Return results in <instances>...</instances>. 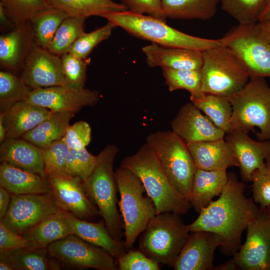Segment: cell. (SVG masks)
<instances>
[{"label":"cell","instance_id":"cell-48","mask_svg":"<svg viewBox=\"0 0 270 270\" xmlns=\"http://www.w3.org/2000/svg\"><path fill=\"white\" fill-rule=\"evenodd\" d=\"M30 247H34L31 242L0 222V253Z\"/></svg>","mask_w":270,"mask_h":270},{"label":"cell","instance_id":"cell-2","mask_svg":"<svg viewBox=\"0 0 270 270\" xmlns=\"http://www.w3.org/2000/svg\"><path fill=\"white\" fill-rule=\"evenodd\" d=\"M120 166L136 174L142 182L156 206V214L172 212L187 213L189 200L173 186L154 152L146 142L133 154L124 158Z\"/></svg>","mask_w":270,"mask_h":270},{"label":"cell","instance_id":"cell-36","mask_svg":"<svg viewBox=\"0 0 270 270\" xmlns=\"http://www.w3.org/2000/svg\"><path fill=\"white\" fill-rule=\"evenodd\" d=\"M162 76L170 92L185 90L190 93V98H198L204 93L202 90L200 70H175L162 68Z\"/></svg>","mask_w":270,"mask_h":270},{"label":"cell","instance_id":"cell-19","mask_svg":"<svg viewBox=\"0 0 270 270\" xmlns=\"http://www.w3.org/2000/svg\"><path fill=\"white\" fill-rule=\"evenodd\" d=\"M226 140L234 152L242 179L250 181L254 172L265 164L270 154V140L256 141L247 133L232 130Z\"/></svg>","mask_w":270,"mask_h":270},{"label":"cell","instance_id":"cell-33","mask_svg":"<svg viewBox=\"0 0 270 270\" xmlns=\"http://www.w3.org/2000/svg\"><path fill=\"white\" fill-rule=\"evenodd\" d=\"M190 99L194 106L226 134L232 131V108L228 98L204 94L200 98Z\"/></svg>","mask_w":270,"mask_h":270},{"label":"cell","instance_id":"cell-47","mask_svg":"<svg viewBox=\"0 0 270 270\" xmlns=\"http://www.w3.org/2000/svg\"><path fill=\"white\" fill-rule=\"evenodd\" d=\"M125 5L128 10L139 14H147L166 22V17L164 13L162 0H120Z\"/></svg>","mask_w":270,"mask_h":270},{"label":"cell","instance_id":"cell-39","mask_svg":"<svg viewBox=\"0 0 270 270\" xmlns=\"http://www.w3.org/2000/svg\"><path fill=\"white\" fill-rule=\"evenodd\" d=\"M266 0H218L222 8L242 24L258 22Z\"/></svg>","mask_w":270,"mask_h":270},{"label":"cell","instance_id":"cell-45","mask_svg":"<svg viewBox=\"0 0 270 270\" xmlns=\"http://www.w3.org/2000/svg\"><path fill=\"white\" fill-rule=\"evenodd\" d=\"M119 270H159L160 264L140 250L125 252L118 259Z\"/></svg>","mask_w":270,"mask_h":270},{"label":"cell","instance_id":"cell-49","mask_svg":"<svg viewBox=\"0 0 270 270\" xmlns=\"http://www.w3.org/2000/svg\"><path fill=\"white\" fill-rule=\"evenodd\" d=\"M11 194L5 188L0 187V220H2L8 210Z\"/></svg>","mask_w":270,"mask_h":270},{"label":"cell","instance_id":"cell-32","mask_svg":"<svg viewBox=\"0 0 270 270\" xmlns=\"http://www.w3.org/2000/svg\"><path fill=\"white\" fill-rule=\"evenodd\" d=\"M218 2V0H162V6L166 18L206 20L216 14Z\"/></svg>","mask_w":270,"mask_h":270},{"label":"cell","instance_id":"cell-20","mask_svg":"<svg viewBox=\"0 0 270 270\" xmlns=\"http://www.w3.org/2000/svg\"><path fill=\"white\" fill-rule=\"evenodd\" d=\"M150 67L160 66L175 70H200L202 52L192 49L165 47L152 43L142 48Z\"/></svg>","mask_w":270,"mask_h":270},{"label":"cell","instance_id":"cell-30","mask_svg":"<svg viewBox=\"0 0 270 270\" xmlns=\"http://www.w3.org/2000/svg\"><path fill=\"white\" fill-rule=\"evenodd\" d=\"M13 270H57L62 268L47 248L30 247L0 253Z\"/></svg>","mask_w":270,"mask_h":270},{"label":"cell","instance_id":"cell-4","mask_svg":"<svg viewBox=\"0 0 270 270\" xmlns=\"http://www.w3.org/2000/svg\"><path fill=\"white\" fill-rule=\"evenodd\" d=\"M118 152L116 144H107L98 155L94 168L83 184L88 197L96 205L112 235L121 240L124 226L116 206L118 190L113 170Z\"/></svg>","mask_w":270,"mask_h":270},{"label":"cell","instance_id":"cell-6","mask_svg":"<svg viewBox=\"0 0 270 270\" xmlns=\"http://www.w3.org/2000/svg\"><path fill=\"white\" fill-rule=\"evenodd\" d=\"M250 78L228 98L232 108V129L248 134L258 128V139L270 140V87L264 78Z\"/></svg>","mask_w":270,"mask_h":270},{"label":"cell","instance_id":"cell-24","mask_svg":"<svg viewBox=\"0 0 270 270\" xmlns=\"http://www.w3.org/2000/svg\"><path fill=\"white\" fill-rule=\"evenodd\" d=\"M3 112L7 138H21L52 113L48 109L33 104L26 100L14 103Z\"/></svg>","mask_w":270,"mask_h":270},{"label":"cell","instance_id":"cell-17","mask_svg":"<svg viewBox=\"0 0 270 270\" xmlns=\"http://www.w3.org/2000/svg\"><path fill=\"white\" fill-rule=\"evenodd\" d=\"M170 126L186 144L222 140L226 134L191 102L180 107Z\"/></svg>","mask_w":270,"mask_h":270},{"label":"cell","instance_id":"cell-7","mask_svg":"<svg viewBox=\"0 0 270 270\" xmlns=\"http://www.w3.org/2000/svg\"><path fill=\"white\" fill-rule=\"evenodd\" d=\"M146 143L154 152L175 189L190 202L196 170L186 143L172 130H158L146 136Z\"/></svg>","mask_w":270,"mask_h":270},{"label":"cell","instance_id":"cell-54","mask_svg":"<svg viewBox=\"0 0 270 270\" xmlns=\"http://www.w3.org/2000/svg\"><path fill=\"white\" fill-rule=\"evenodd\" d=\"M4 112L0 114V143L2 144L6 138L7 134L4 122Z\"/></svg>","mask_w":270,"mask_h":270},{"label":"cell","instance_id":"cell-25","mask_svg":"<svg viewBox=\"0 0 270 270\" xmlns=\"http://www.w3.org/2000/svg\"><path fill=\"white\" fill-rule=\"evenodd\" d=\"M0 186L14 195L52 192L46 178L16 168L6 162H1L0 165Z\"/></svg>","mask_w":270,"mask_h":270},{"label":"cell","instance_id":"cell-26","mask_svg":"<svg viewBox=\"0 0 270 270\" xmlns=\"http://www.w3.org/2000/svg\"><path fill=\"white\" fill-rule=\"evenodd\" d=\"M73 234L82 240L102 248L116 259L126 252L124 242L114 238L103 222H92L66 212Z\"/></svg>","mask_w":270,"mask_h":270},{"label":"cell","instance_id":"cell-53","mask_svg":"<svg viewBox=\"0 0 270 270\" xmlns=\"http://www.w3.org/2000/svg\"><path fill=\"white\" fill-rule=\"evenodd\" d=\"M239 268L238 265L235 263L233 258L229 261L214 267V270H235Z\"/></svg>","mask_w":270,"mask_h":270},{"label":"cell","instance_id":"cell-42","mask_svg":"<svg viewBox=\"0 0 270 270\" xmlns=\"http://www.w3.org/2000/svg\"><path fill=\"white\" fill-rule=\"evenodd\" d=\"M116 26L112 22L108 21L104 26L92 32H84L74 43L69 53L78 58L86 60L98 44L110 36L112 30Z\"/></svg>","mask_w":270,"mask_h":270},{"label":"cell","instance_id":"cell-15","mask_svg":"<svg viewBox=\"0 0 270 270\" xmlns=\"http://www.w3.org/2000/svg\"><path fill=\"white\" fill-rule=\"evenodd\" d=\"M52 192L60 210L82 220L100 216L88 197L83 182L68 176H46Z\"/></svg>","mask_w":270,"mask_h":270},{"label":"cell","instance_id":"cell-8","mask_svg":"<svg viewBox=\"0 0 270 270\" xmlns=\"http://www.w3.org/2000/svg\"><path fill=\"white\" fill-rule=\"evenodd\" d=\"M180 215L157 214L141 234L139 250L159 264L173 266L190 232Z\"/></svg>","mask_w":270,"mask_h":270},{"label":"cell","instance_id":"cell-16","mask_svg":"<svg viewBox=\"0 0 270 270\" xmlns=\"http://www.w3.org/2000/svg\"><path fill=\"white\" fill-rule=\"evenodd\" d=\"M22 76L32 88L65 86L61 58L34 44L24 63Z\"/></svg>","mask_w":270,"mask_h":270},{"label":"cell","instance_id":"cell-13","mask_svg":"<svg viewBox=\"0 0 270 270\" xmlns=\"http://www.w3.org/2000/svg\"><path fill=\"white\" fill-rule=\"evenodd\" d=\"M248 225L245 242L233 255L240 269L270 270V218L266 209Z\"/></svg>","mask_w":270,"mask_h":270},{"label":"cell","instance_id":"cell-38","mask_svg":"<svg viewBox=\"0 0 270 270\" xmlns=\"http://www.w3.org/2000/svg\"><path fill=\"white\" fill-rule=\"evenodd\" d=\"M30 91L22 77L9 71L0 72V111H6L16 102L26 100Z\"/></svg>","mask_w":270,"mask_h":270},{"label":"cell","instance_id":"cell-51","mask_svg":"<svg viewBox=\"0 0 270 270\" xmlns=\"http://www.w3.org/2000/svg\"><path fill=\"white\" fill-rule=\"evenodd\" d=\"M255 26L258 32L270 42V22H258Z\"/></svg>","mask_w":270,"mask_h":270},{"label":"cell","instance_id":"cell-11","mask_svg":"<svg viewBox=\"0 0 270 270\" xmlns=\"http://www.w3.org/2000/svg\"><path fill=\"white\" fill-rule=\"evenodd\" d=\"M47 248L50 256L58 263L62 268L118 270L115 258L105 250L74 234L50 244Z\"/></svg>","mask_w":270,"mask_h":270},{"label":"cell","instance_id":"cell-1","mask_svg":"<svg viewBox=\"0 0 270 270\" xmlns=\"http://www.w3.org/2000/svg\"><path fill=\"white\" fill-rule=\"evenodd\" d=\"M220 197L199 212L197 218L188 225L190 232L208 231L222 240L223 254L233 255L239 250L242 234L248 224L260 212L256 202L244 194L246 185L230 172Z\"/></svg>","mask_w":270,"mask_h":270},{"label":"cell","instance_id":"cell-10","mask_svg":"<svg viewBox=\"0 0 270 270\" xmlns=\"http://www.w3.org/2000/svg\"><path fill=\"white\" fill-rule=\"evenodd\" d=\"M220 38L240 60L250 78H270V42L255 24H238Z\"/></svg>","mask_w":270,"mask_h":270},{"label":"cell","instance_id":"cell-46","mask_svg":"<svg viewBox=\"0 0 270 270\" xmlns=\"http://www.w3.org/2000/svg\"><path fill=\"white\" fill-rule=\"evenodd\" d=\"M91 136L89 124L80 120L68 126L62 140L70 149L80 150L86 148L90 144Z\"/></svg>","mask_w":270,"mask_h":270},{"label":"cell","instance_id":"cell-9","mask_svg":"<svg viewBox=\"0 0 270 270\" xmlns=\"http://www.w3.org/2000/svg\"><path fill=\"white\" fill-rule=\"evenodd\" d=\"M202 90L229 98L248 82L250 76L240 60L222 45L202 52Z\"/></svg>","mask_w":270,"mask_h":270},{"label":"cell","instance_id":"cell-3","mask_svg":"<svg viewBox=\"0 0 270 270\" xmlns=\"http://www.w3.org/2000/svg\"><path fill=\"white\" fill-rule=\"evenodd\" d=\"M101 17L132 35L165 47L204 52L224 45L221 38L210 39L193 36L169 26L166 22L128 10L104 14Z\"/></svg>","mask_w":270,"mask_h":270},{"label":"cell","instance_id":"cell-35","mask_svg":"<svg viewBox=\"0 0 270 270\" xmlns=\"http://www.w3.org/2000/svg\"><path fill=\"white\" fill-rule=\"evenodd\" d=\"M86 18L68 16L61 23L47 50L62 56L68 53L72 46L84 32Z\"/></svg>","mask_w":270,"mask_h":270},{"label":"cell","instance_id":"cell-31","mask_svg":"<svg viewBox=\"0 0 270 270\" xmlns=\"http://www.w3.org/2000/svg\"><path fill=\"white\" fill-rule=\"evenodd\" d=\"M53 8L60 10L68 16L87 18L101 16L108 13L128 10L122 3L112 0H46Z\"/></svg>","mask_w":270,"mask_h":270},{"label":"cell","instance_id":"cell-34","mask_svg":"<svg viewBox=\"0 0 270 270\" xmlns=\"http://www.w3.org/2000/svg\"><path fill=\"white\" fill-rule=\"evenodd\" d=\"M68 16L65 12L52 8L30 21L34 43L47 49L59 26Z\"/></svg>","mask_w":270,"mask_h":270},{"label":"cell","instance_id":"cell-37","mask_svg":"<svg viewBox=\"0 0 270 270\" xmlns=\"http://www.w3.org/2000/svg\"><path fill=\"white\" fill-rule=\"evenodd\" d=\"M15 26L30 22L52 7L46 0H0Z\"/></svg>","mask_w":270,"mask_h":270},{"label":"cell","instance_id":"cell-12","mask_svg":"<svg viewBox=\"0 0 270 270\" xmlns=\"http://www.w3.org/2000/svg\"><path fill=\"white\" fill-rule=\"evenodd\" d=\"M60 211L52 192L11 194L7 212L0 222L12 231L23 236L48 216Z\"/></svg>","mask_w":270,"mask_h":270},{"label":"cell","instance_id":"cell-50","mask_svg":"<svg viewBox=\"0 0 270 270\" xmlns=\"http://www.w3.org/2000/svg\"><path fill=\"white\" fill-rule=\"evenodd\" d=\"M0 24L1 30L2 28L12 29L15 26L14 24L12 22L7 15L6 12L1 3H0Z\"/></svg>","mask_w":270,"mask_h":270},{"label":"cell","instance_id":"cell-40","mask_svg":"<svg viewBox=\"0 0 270 270\" xmlns=\"http://www.w3.org/2000/svg\"><path fill=\"white\" fill-rule=\"evenodd\" d=\"M97 161L98 156L93 155L86 148L70 149L66 160V175L84 182L93 170Z\"/></svg>","mask_w":270,"mask_h":270},{"label":"cell","instance_id":"cell-56","mask_svg":"<svg viewBox=\"0 0 270 270\" xmlns=\"http://www.w3.org/2000/svg\"><path fill=\"white\" fill-rule=\"evenodd\" d=\"M266 163L269 164V165H270V154H269V156H268V157L266 159Z\"/></svg>","mask_w":270,"mask_h":270},{"label":"cell","instance_id":"cell-21","mask_svg":"<svg viewBox=\"0 0 270 270\" xmlns=\"http://www.w3.org/2000/svg\"><path fill=\"white\" fill-rule=\"evenodd\" d=\"M196 168L208 170H226L239 166L229 143L222 139L186 144Z\"/></svg>","mask_w":270,"mask_h":270},{"label":"cell","instance_id":"cell-14","mask_svg":"<svg viewBox=\"0 0 270 270\" xmlns=\"http://www.w3.org/2000/svg\"><path fill=\"white\" fill-rule=\"evenodd\" d=\"M100 98L96 90L59 86L32 88L26 100L53 112L76 113L84 106H94Z\"/></svg>","mask_w":270,"mask_h":270},{"label":"cell","instance_id":"cell-52","mask_svg":"<svg viewBox=\"0 0 270 270\" xmlns=\"http://www.w3.org/2000/svg\"><path fill=\"white\" fill-rule=\"evenodd\" d=\"M258 22H270V0H266L262 10Z\"/></svg>","mask_w":270,"mask_h":270},{"label":"cell","instance_id":"cell-5","mask_svg":"<svg viewBox=\"0 0 270 270\" xmlns=\"http://www.w3.org/2000/svg\"><path fill=\"white\" fill-rule=\"evenodd\" d=\"M114 177L120 195L124 244L129 249L157 214L156 210L142 182L132 172L120 166L116 170Z\"/></svg>","mask_w":270,"mask_h":270},{"label":"cell","instance_id":"cell-57","mask_svg":"<svg viewBox=\"0 0 270 270\" xmlns=\"http://www.w3.org/2000/svg\"><path fill=\"white\" fill-rule=\"evenodd\" d=\"M269 218H270V207L266 208Z\"/></svg>","mask_w":270,"mask_h":270},{"label":"cell","instance_id":"cell-27","mask_svg":"<svg viewBox=\"0 0 270 270\" xmlns=\"http://www.w3.org/2000/svg\"><path fill=\"white\" fill-rule=\"evenodd\" d=\"M228 179L226 170H208L196 168L194 173L190 202L198 213L220 196Z\"/></svg>","mask_w":270,"mask_h":270},{"label":"cell","instance_id":"cell-43","mask_svg":"<svg viewBox=\"0 0 270 270\" xmlns=\"http://www.w3.org/2000/svg\"><path fill=\"white\" fill-rule=\"evenodd\" d=\"M66 86L84 88L86 79L88 62L70 53L60 56Z\"/></svg>","mask_w":270,"mask_h":270},{"label":"cell","instance_id":"cell-18","mask_svg":"<svg viewBox=\"0 0 270 270\" xmlns=\"http://www.w3.org/2000/svg\"><path fill=\"white\" fill-rule=\"evenodd\" d=\"M222 244V238L216 234L204 230L192 232L173 264L174 269L214 270V253Z\"/></svg>","mask_w":270,"mask_h":270},{"label":"cell","instance_id":"cell-55","mask_svg":"<svg viewBox=\"0 0 270 270\" xmlns=\"http://www.w3.org/2000/svg\"><path fill=\"white\" fill-rule=\"evenodd\" d=\"M0 270H13L12 268L8 261L2 257H0Z\"/></svg>","mask_w":270,"mask_h":270},{"label":"cell","instance_id":"cell-41","mask_svg":"<svg viewBox=\"0 0 270 270\" xmlns=\"http://www.w3.org/2000/svg\"><path fill=\"white\" fill-rule=\"evenodd\" d=\"M70 148L62 139L42 148L46 176H66V160Z\"/></svg>","mask_w":270,"mask_h":270},{"label":"cell","instance_id":"cell-29","mask_svg":"<svg viewBox=\"0 0 270 270\" xmlns=\"http://www.w3.org/2000/svg\"><path fill=\"white\" fill-rule=\"evenodd\" d=\"M72 112H53L34 128L21 138L42 148L63 138L70 122L74 116Z\"/></svg>","mask_w":270,"mask_h":270},{"label":"cell","instance_id":"cell-28","mask_svg":"<svg viewBox=\"0 0 270 270\" xmlns=\"http://www.w3.org/2000/svg\"><path fill=\"white\" fill-rule=\"evenodd\" d=\"M73 234L65 212L60 211L46 218L22 236L34 247H47L51 244Z\"/></svg>","mask_w":270,"mask_h":270},{"label":"cell","instance_id":"cell-23","mask_svg":"<svg viewBox=\"0 0 270 270\" xmlns=\"http://www.w3.org/2000/svg\"><path fill=\"white\" fill-rule=\"evenodd\" d=\"M0 160L46 178L42 148L22 138H6L0 144Z\"/></svg>","mask_w":270,"mask_h":270},{"label":"cell","instance_id":"cell-22","mask_svg":"<svg viewBox=\"0 0 270 270\" xmlns=\"http://www.w3.org/2000/svg\"><path fill=\"white\" fill-rule=\"evenodd\" d=\"M34 44L30 22L16 25L0 36V63L6 68L18 70Z\"/></svg>","mask_w":270,"mask_h":270},{"label":"cell","instance_id":"cell-44","mask_svg":"<svg viewBox=\"0 0 270 270\" xmlns=\"http://www.w3.org/2000/svg\"><path fill=\"white\" fill-rule=\"evenodd\" d=\"M252 191L254 200L260 208L270 207V165L265 163L252 174Z\"/></svg>","mask_w":270,"mask_h":270}]
</instances>
